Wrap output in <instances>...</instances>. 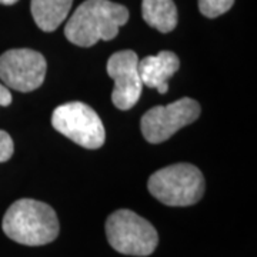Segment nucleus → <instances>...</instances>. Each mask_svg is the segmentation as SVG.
<instances>
[{
	"instance_id": "obj_12",
	"label": "nucleus",
	"mask_w": 257,
	"mask_h": 257,
	"mask_svg": "<svg viewBox=\"0 0 257 257\" xmlns=\"http://www.w3.org/2000/svg\"><path fill=\"white\" fill-rule=\"evenodd\" d=\"M234 5V0H199V9L203 16L214 19L229 12Z\"/></svg>"
},
{
	"instance_id": "obj_9",
	"label": "nucleus",
	"mask_w": 257,
	"mask_h": 257,
	"mask_svg": "<svg viewBox=\"0 0 257 257\" xmlns=\"http://www.w3.org/2000/svg\"><path fill=\"white\" fill-rule=\"evenodd\" d=\"M138 67L143 86L165 94L169 90L167 80L179 70L180 60L173 52L165 50L156 56H147L139 60Z\"/></svg>"
},
{
	"instance_id": "obj_13",
	"label": "nucleus",
	"mask_w": 257,
	"mask_h": 257,
	"mask_svg": "<svg viewBox=\"0 0 257 257\" xmlns=\"http://www.w3.org/2000/svg\"><path fill=\"white\" fill-rule=\"evenodd\" d=\"M15 146H13V140L9 136V133H6L5 130H0V163L8 162L10 157L13 156Z\"/></svg>"
},
{
	"instance_id": "obj_6",
	"label": "nucleus",
	"mask_w": 257,
	"mask_h": 257,
	"mask_svg": "<svg viewBox=\"0 0 257 257\" xmlns=\"http://www.w3.org/2000/svg\"><path fill=\"white\" fill-rule=\"evenodd\" d=\"M200 116V104L183 97L167 106H156L146 111L140 121L143 138L149 143H163L180 128L194 123Z\"/></svg>"
},
{
	"instance_id": "obj_1",
	"label": "nucleus",
	"mask_w": 257,
	"mask_h": 257,
	"mask_svg": "<svg viewBox=\"0 0 257 257\" xmlns=\"http://www.w3.org/2000/svg\"><path fill=\"white\" fill-rule=\"evenodd\" d=\"M128 20V10L110 0H86L69 19L64 35L70 43L90 47L99 40H111Z\"/></svg>"
},
{
	"instance_id": "obj_7",
	"label": "nucleus",
	"mask_w": 257,
	"mask_h": 257,
	"mask_svg": "<svg viewBox=\"0 0 257 257\" xmlns=\"http://www.w3.org/2000/svg\"><path fill=\"white\" fill-rule=\"evenodd\" d=\"M46 70V59L32 49H12L0 56V80L18 92L39 89L45 82Z\"/></svg>"
},
{
	"instance_id": "obj_8",
	"label": "nucleus",
	"mask_w": 257,
	"mask_h": 257,
	"mask_svg": "<svg viewBox=\"0 0 257 257\" xmlns=\"http://www.w3.org/2000/svg\"><path fill=\"white\" fill-rule=\"evenodd\" d=\"M138 66V55L133 50H120L107 60L106 70L114 80L111 101L120 110H130L140 99L143 83Z\"/></svg>"
},
{
	"instance_id": "obj_14",
	"label": "nucleus",
	"mask_w": 257,
	"mask_h": 257,
	"mask_svg": "<svg viewBox=\"0 0 257 257\" xmlns=\"http://www.w3.org/2000/svg\"><path fill=\"white\" fill-rule=\"evenodd\" d=\"M12 100L13 99H12V93L9 92V89L5 84L0 83V107L2 106H9Z\"/></svg>"
},
{
	"instance_id": "obj_11",
	"label": "nucleus",
	"mask_w": 257,
	"mask_h": 257,
	"mask_svg": "<svg viewBox=\"0 0 257 257\" xmlns=\"http://www.w3.org/2000/svg\"><path fill=\"white\" fill-rule=\"evenodd\" d=\"M142 15L149 26L169 33L177 26V8L173 0H142Z\"/></svg>"
},
{
	"instance_id": "obj_4",
	"label": "nucleus",
	"mask_w": 257,
	"mask_h": 257,
	"mask_svg": "<svg viewBox=\"0 0 257 257\" xmlns=\"http://www.w3.org/2000/svg\"><path fill=\"white\" fill-rule=\"evenodd\" d=\"M106 236L111 247L127 256H149L159 243L153 224L127 209L116 210L107 217Z\"/></svg>"
},
{
	"instance_id": "obj_2",
	"label": "nucleus",
	"mask_w": 257,
	"mask_h": 257,
	"mask_svg": "<svg viewBox=\"0 0 257 257\" xmlns=\"http://www.w3.org/2000/svg\"><path fill=\"white\" fill-rule=\"evenodd\" d=\"M2 227L5 234L25 246H45L59 236L56 211L33 199H20L5 213Z\"/></svg>"
},
{
	"instance_id": "obj_5",
	"label": "nucleus",
	"mask_w": 257,
	"mask_h": 257,
	"mask_svg": "<svg viewBox=\"0 0 257 257\" xmlns=\"http://www.w3.org/2000/svg\"><path fill=\"white\" fill-rule=\"evenodd\" d=\"M53 127L84 149H99L104 145L106 132L99 114L82 101L57 106L52 114Z\"/></svg>"
},
{
	"instance_id": "obj_3",
	"label": "nucleus",
	"mask_w": 257,
	"mask_h": 257,
	"mask_svg": "<svg viewBox=\"0 0 257 257\" xmlns=\"http://www.w3.org/2000/svg\"><path fill=\"white\" fill-rule=\"evenodd\" d=\"M147 189L160 203L172 207L196 204L204 194V177L196 166L176 163L149 177Z\"/></svg>"
},
{
	"instance_id": "obj_15",
	"label": "nucleus",
	"mask_w": 257,
	"mask_h": 257,
	"mask_svg": "<svg viewBox=\"0 0 257 257\" xmlns=\"http://www.w3.org/2000/svg\"><path fill=\"white\" fill-rule=\"evenodd\" d=\"M19 0H0V5H6V6H10V5H15Z\"/></svg>"
},
{
	"instance_id": "obj_10",
	"label": "nucleus",
	"mask_w": 257,
	"mask_h": 257,
	"mask_svg": "<svg viewBox=\"0 0 257 257\" xmlns=\"http://www.w3.org/2000/svg\"><path fill=\"white\" fill-rule=\"evenodd\" d=\"M73 0H32V15L39 29L53 32L67 18Z\"/></svg>"
}]
</instances>
